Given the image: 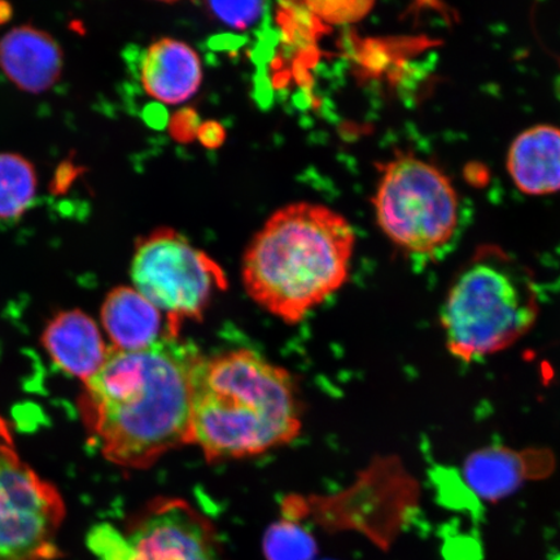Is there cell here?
<instances>
[{
  "mask_svg": "<svg viewBox=\"0 0 560 560\" xmlns=\"http://www.w3.org/2000/svg\"><path fill=\"white\" fill-rule=\"evenodd\" d=\"M201 355L194 342L172 335L140 350L109 348L102 369L83 383L79 404L105 459L144 470L190 445L191 382Z\"/></svg>",
  "mask_w": 560,
  "mask_h": 560,
  "instance_id": "obj_1",
  "label": "cell"
},
{
  "mask_svg": "<svg viewBox=\"0 0 560 560\" xmlns=\"http://www.w3.org/2000/svg\"><path fill=\"white\" fill-rule=\"evenodd\" d=\"M301 431L289 371L248 349L201 355L191 382L190 445L208 462L252 457L291 443Z\"/></svg>",
  "mask_w": 560,
  "mask_h": 560,
  "instance_id": "obj_2",
  "label": "cell"
},
{
  "mask_svg": "<svg viewBox=\"0 0 560 560\" xmlns=\"http://www.w3.org/2000/svg\"><path fill=\"white\" fill-rule=\"evenodd\" d=\"M355 234L346 217L314 202L272 213L243 257L245 290L264 310L298 324L347 282Z\"/></svg>",
  "mask_w": 560,
  "mask_h": 560,
  "instance_id": "obj_3",
  "label": "cell"
},
{
  "mask_svg": "<svg viewBox=\"0 0 560 560\" xmlns=\"http://www.w3.org/2000/svg\"><path fill=\"white\" fill-rule=\"evenodd\" d=\"M532 272L499 245H481L447 289L440 324L455 359L472 362L513 347L536 325Z\"/></svg>",
  "mask_w": 560,
  "mask_h": 560,
  "instance_id": "obj_4",
  "label": "cell"
},
{
  "mask_svg": "<svg viewBox=\"0 0 560 560\" xmlns=\"http://www.w3.org/2000/svg\"><path fill=\"white\" fill-rule=\"evenodd\" d=\"M374 210L385 236L416 255L445 247L458 226V196L451 179L415 156L397 158L384 166Z\"/></svg>",
  "mask_w": 560,
  "mask_h": 560,
  "instance_id": "obj_5",
  "label": "cell"
},
{
  "mask_svg": "<svg viewBox=\"0 0 560 560\" xmlns=\"http://www.w3.org/2000/svg\"><path fill=\"white\" fill-rule=\"evenodd\" d=\"M130 276L135 289L166 315L172 336H179L186 320L201 319L215 293L228 289L219 262L170 228L139 237Z\"/></svg>",
  "mask_w": 560,
  "mask_h": 560,
  "instance_id": "obj_6",
  "label": "cell"
},
{
  "mask_svg": "<svg viewBox=\"0 0 560 560\" xmlns=\"http://www.w3.org/2000/svg\"><path fill=\"white\" fill-rule=\"evenodd\" d=\"M66 503L59 489L20 457L0 417V560H56Z\"/></svg>",
  "mask_w": 560,
  "mask_h": 560,
  "instance_id": "obj_7",
  "label": "cell"
},
{
  "mask_svg": "<svg viewBox=\"0 0 560 560\" xmlns=\"http://www.w3.org/2000/svg\"><path fill=\"white\" fill-rule=\"evenodd\" d=\"M121 534L115 560H225L212 523L184 500H153Z\"/></svg>",
  "mask_w": 560,
  "mask_h": 560,
  "instance_id": "obj_8",
  "label": "cell"
},
{
  "mask_svg": "<svg viewBox=\"0 0 560 560\" xmlns=\"http://www.w3.org/2000/svg\"><path fill=\"white\" fill-rule=\"evenodd\" d=\"M555 468L549 451L517 452L505 446L481 447L468 455L462 468L466 486L479 500L499 502L525 482L546 478Z\"/></svg>",
  "mask_w": 560,
  "mask_h": 560,
  "instance_id": "obj_9",
  "label": "cell"
},
{
  "mask_svg": "<svg viewBox=\"0 0 560 560\" xmlns=\"http://www.w3.org/2000/svg\"><path fill=\"white\" fill-rule=\"evenodd\" d=\"M62 68L59 42L39 27L16 26L0 38V70L24 93H46L61 79Z\"/></svg>",
  "mask_w": 560,
  "mask_h": 560,
  "instance_id": "obj_10",
  "label": "cell"
},
{
  "mask_svg": "<svg viewBox=\"0 0 560 560\" xmlns=\"http://www.w3.org/2000/svg\"><path fill=\"white\" fill-rule=\"evenodd\" d=\"M140 82L145 93L160 103L175 105L190 101L202 82L200 56L184 40L158 39L143 56Z\"/></svg>",
  "mask_w": 560,
  "mask_h": 560,
  "instance_id": "obj_11",
  "label": "cell"
},
{
  "mask_svg": "<svg viewBox=\"0 0 560 560\" xmlns=\"http://www.w3.org/2000/svg\"><path fill=\"white\" fill-rule=\"evenodd\" d=\"M42 346L56 366L83 383L102 369L109 353L95 320L77 310L55 315L42 335Z\"/></svg>",
  "mask_w": 560,
  "mask_h": 560,
  "instance_id": "obj_12",
  "label": "cell"
},
{
  "mask_svg": "<svg viewBox=\"0 0 560 560\" xmlns=\"http://www.w3.org/2000/svg\"><path fill=\"white\" fill-rule=\"evenodd\" d=\"M508 170L524 194L544 196L560 191V129L536 125L511 143Z\"/></svg>",
  "mask_w": 560,
  "mask_h": 560,
  "instance_id": "obj_13",
  "label": "cell"
},
{
  "mask_svg": "<svg viewBox=\"0 0 560 560\" xmlns=\"http://www.w3.org/2000/svg\"><path fill=\"white\" fill-rule=\"evenodd\" d=\"M101 317L105 332L117 350H140L167 334L163 313L135 287L121 285L104 299Z\"/></svg>",
  "mask_w": 560,
  "mask_h": 560,
  "instance_id": "obj_14",
  "label": "cell"
},
{
  "mask_svg": "<svg viewBox=\"0 0 560 560\" xmlns=\"http://www.w3.org/2000/svg\"><path fill=\"white\" fill-rule=\"evenodd\" d=\"M37 188V171L30 160L0 152V220L20 219L32 207Z\"/></svg>",
  "mask_w": 560,
  "mask_h": 560,
  "instance_id": "obj_15",
  "label": "cell"
},
{
  "mask_svg": "<svg viewBox=\"0 0 560 560\" xmlns=\"http://www.w3.org/2000/svg\"><path fill=\"white\" fill-rule=\"evenodd\" d=\"M264 552L268 560H314L317 546L300 525L283 521L269 528L264 540Z\"/></svg>",
  "mask_w": 560,
  "mask_h": 560,
  "instance_id": "obj_16",
  "label": "cell"
},
{
  "mask_svg": "<svg viewBox=\"0 0 560 560\" xmlns=\"http://www.w3.org/2000/svg\"><path fill=\"white\" fill-rule=\"evenodd\" d=\"M209 7L217 18L235 27L249 26L262 11V3L258 2L210 3Z\"/></svg>",
  "mask_w": 560,
  "mask_h": 560,
  "instance_id": "obj_17",
  "label": "cell"
},
{
  "mask_svg": "<svg viewBox=\"0 0 560 560\" xmlns=\"http://www.w3.org/2000/svg\"><path fill=\"white\" fill-rule=\"evenodd\" d=\"M77 175V167L73 164H62L56 172L54 179V190L65 192L67 187L72 184Z\"/></svg>",
  "mask_w": 560,
  "mask_h": 560,
  "instance_id": "obj_18",
  "label": "cell"
},
{
  "mask_svg": "<svg viewBox=\"0 0 560 560\" xmlns=\"http://www.w3.org/2000/svg\"><path fill=\"white\" fill-rule=\"evenodd\" d=\"M12 5L0 0V26L9 23V21L12 19Z\"/></svg>",
  "mask_w": 560,
  "mask_h": 560,
  "instance_id": "obj_19",
  "label": "cell"
}]
</instances>
